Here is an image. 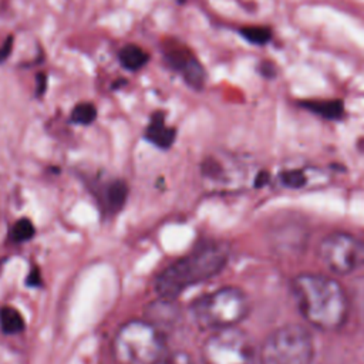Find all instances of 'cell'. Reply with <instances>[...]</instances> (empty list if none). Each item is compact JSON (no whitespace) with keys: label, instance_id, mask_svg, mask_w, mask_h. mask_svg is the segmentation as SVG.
I'll return each mask as SVG.
<instances>
[{"label":"cell","instance_id":"cell-1","mask_svg":"<svg viewBox=\"0 0 364 364\" xmlns=\"http://www.w3.org/2000/svg\"><path fill=\"white\" fill-rule=\"evenodd\" d=\"M291 291L301 317L321 331L344 326L350 300L341 283L321 273H301L291 282Z\"/></svg>","mask_w":364,"mask_h":364},{"label":"cell","instance_id":"cell-2","mask_svg":"<svg viewBox=\"0 0 364 364\" xmlns=\"http://www.w3.org/2000/svg\"><path fill=\"white\" fill-rule=\"evenodd\" d=\"M229 260V246L222 242L200 245L162 270L155 280L161 299L173 300L188 287L206 282L220 273Z\"/></svg>","mask_w":364,"mask_h":364},{"label":"cell","instance_id":"cell-3","mask_svg":"<svg viewBox=\"0 0 364 364\" xmlns=\"http://www.w3.org/2000/svg\"><path fill=\"white\" fill-rule=\"evenodd\" d=\"M118 364H155L166 351L161 328L149 320H131L122 324L112 343Z\"/></svg>","mask_w":364,"mask_h":364},{"label":"cell","instance_id":"cell-4","mask_svg":"<svg viewBox=\"0 0 364 364\" xmlns=\"http://www.w3.org/2000/svg\"><path fill=\"white\" fill-rule=\"evenodd\" d=\"M250 311L246 293L235 286L219 287L192 304V316L203 328L220 330L236 327Z\"/></svg>","mask_w":364,"mask_h":364},{"label":"cell","instance_id":"cell-5","mask_svg":"<svg viewBox=\"0 0 364 364\" xmlns=\"http://www.w3.org/2000/svg\"><path fill=\"white\" fill-rule=\"evenodd\" d=\"M314 340L300 324H284L274 328L262 343L260 364H311Z\"/></svg>","mask_w":364,"mask_h":364},{"label":"cell","instance_id":"cell-6","mask_svg":"<svg viewBox=\"0 0 364 364\" xmlns=\"http://www.w3.org/2000/svg\"><path fill=\"white\" fill-rule=\"evenodd\" d=\"M202 364H255L256 350L249 336L236 327L213 330L200 348Z\"/></svg>","mask_w":364,"mask_h":364},{"label":"cell","instance_id":"cell-7","mask_svg":"<svg viewBox=\"0 0 364 364\" xmlns=\"http://www.w3.org/2000/svg\"><path fill=\"white\" fill-rule=\"evenodd\" d=\"M317 255L331 273L346 276L364 267V240L347 232H334L323 237Z\"/></svg>","mask_w":364,"mask_h":364},{"label":"cell","instance_id":"cell-8","mask_svg":"<svg viewBox=\"0 0 364 364\" xmlns=\"http://www.w3.org/2000/svg\"><path fill=\"white\" fill-rule=\"evenodd\" d=\"M200 176L203 188L213 193L237 192L247 185L246 172L240 164L213 155L202 162Z\"/></svg>","mask_w":364,"mask_h":364},{"label":"cell","instance_id":"cell-9","mask_svg":"<svg viewBox=\"0 0 364 364\" xmlns=\"http://www.w3.org/2000/svg\"><path fill=\"white\" fill-rule=\"evenodd\" d=\"M144 136L158 148L168 149L176 138V131L165 124V114L162 111H156L151 115V121L144 132Z\"/></svg>","mask_w":364,"mask_h":364},{"label":"cell","instance_id":"cell-10","mask_svg":"<svg viewBox=\"0 0 364 364\" xmlns=\"http://www.w3.org/2000/svg\"><path fill=\"white\" fill-rule=\"evenodd\" d=\"M300 105L316 115L326 119H341L344 115V102L341 100H307L301 101Z\"/></svg>","mask_w":364,"mask_h":364},{"label":"cell","instance_id":"cell-11","mask_svg":"<svg viewBox=\"0 0 364 364\" xmlns=\"http://www.w3.org/2000/svg\"><path fill=\"white\" fill-rule=\"evenodd\" d=\"M119 64L128 71H139L149 61V54L136 44H125L118 51Z\"/></svg>","mask_w":364,"mask_h":364},{"label":"cell","instance_id":"cell-12","mask_svg":"<svg viewBox=\"0 0 364 364\" xmlns=\"http://www.w3.org/2000/svg\"><path fill=\"white\" fill-rule=\"evenodd\" d=\"M183 78V81L195 91H200L205 87L206 82V71L202 65V63L195 57V54L189 58V61L185 64V67L179 73Z\"/></svg>","mask_w":364,"mask_h":364},{"label":"cell","instance_id":"cell-13","mask_svg":"<svg viewBox=\"0 0 364 364\" xmlns=\"http://www.w3.org/2000/svg\"><path fill=\"white\" fill-rule=\"evenodd\" d=\"M0 327L6 334H18L26 327L24 317L17 309L11 306H3L0 309Z\"/></svg>","mask_w":364,"mask_h":364},{"label":"cell","instance_id":"cell-14","mask_svg":"<svg viewBox=\"0 0 364 364\" xmlns=\"http://www.w3.org/2000/svg\"><path fill=\"white\" fill-rule=\"evenodd\" d=\"M128 196V186L122 181H114L107 186L105 205L109 212H118Z\"/></svg>","mask_w":364,"mask_h":364},{"label":"cell","instance_id":"cell-15","mask_svg":"<svg viewBox=\"0 0 364 364\" xmlns=\"http://www.w3.org/2000/svg\"><path fill=\"white\" fill-rule=\"evenodd\" d=\"M239 34L255 46H264L272 40V30L266 26H243L239 28Z\"/></svg>","mask_w":364,"mask_h":364},{"label":"cell","instance_id":"cell-16","mask_svg":"<svg viewBox=\"0 0 364 364\" xmlns=\"http://www.w3.org/2000/svg\"><path fill=\"white\" fill-rule=\"evenodd\" d=\"M97 118V108L92 102H78L73 109L70 119L77 125H90Z\"/></svg>","mask_w":364,"mask_h":364},{"label":"cell","instance_id":"cell-17","mask_svg":"<svg viewBox=\"0 0 364 364\" xmlns=\"http://www.w3.org/2000/svg\"><path fill=\"white\" fill-rule=\"evenodd\" d=\"M34 232L36 230H34V225L31 223V220L23 218L14 223V226L11 229V237L14 242L21 243V242L31 239L34 236Z\"/></svg>","mask_w":364,"mask_h":364},{"label":"cell","instance_id":"cell-18","mask_svg":"<svg viewBox=\"0 0 364 364\" xmlns=\"http://www.w3.org/2000/svg\"><path fill=\"white\" fill-rule=\"evenodd\" d=\"M155 364H195V361L191 357V354L179 350V351L165 353Z\"/></svg>","mask_w":364,"mask_h":364},{"label":"cell","instance_id":"cell-19","mask_svg":"<svg viewBox=\"0 0 364 364\" xmlns=\"http://www.w3.org/2000/svg\"><path fill=\"white\" fill-rule=\"evenodd\" d=\"M280 179L286 186H291V188H300L307 183V178H306L304 172L300 169L286 171L280 175Z\"/></svg>","mask_w":364,"mask_h":364},{"label":"cell","instance_id":"cell-20","mask_svg":"<svg viewBox=\"0 0 364 364\" xmlns=\"http://www.w3.org/2000/svg\"><path fill=\"white\" fill-rule=\"evenodd\" d=\"M259 73L262 74V77L264 78H274L276 77V68L274 64L272 61H262L259 64Z\"/></svg>","mask_w":364,"mask_h":364},{"label":"cell","instance_id":"cell-21","mask_svg":"<svg viewBox=\"0 0 364 364\" xmlns=\"http://www.w3.org/2000/svg\"><path fill=\"white\" fill-rule=\"evenodd\" d=\"M13 40H14L13 36H9V37L3 41V44H1V47H0V64H3V63L9 58L11 50H13Z\"/></svg>","mask_w":364,"mask_h":364},{"label":"cell","instance_id":"cell-22","mask_svg":"<svg viewBox=\"0 0 364 364\" xmlns=\"http://www.w3.org/2000/svg\"><path fill=\"white\" fill-rule=\"evenodd\" d=\"M36 78V95L43 97L47 90V75L44 73H38Z\"/></svg>","mask_w":364,"mask_h":364},{"label":"cell","instance_id":"cell-23","mask_svg":"<svg viewBox=\"0 0 364 364\" xmlns=\"http://www.w3.org/2000/svg\"><path fill=\"white\" fill-rule=\"evenodd\" d=\"M40 274H38V272L37 270H33L30 274H28V277H27V283L30 284V286H38V283H40Z\"/></svg>","mask_w":364,"mask_h":364}]
</instances>
